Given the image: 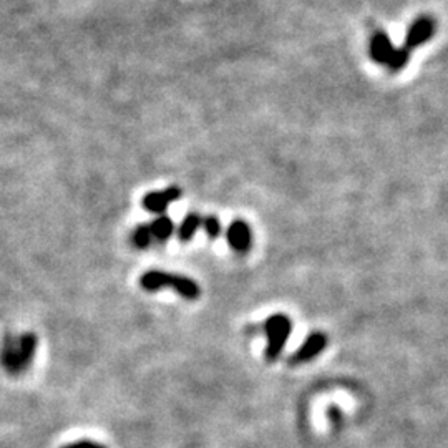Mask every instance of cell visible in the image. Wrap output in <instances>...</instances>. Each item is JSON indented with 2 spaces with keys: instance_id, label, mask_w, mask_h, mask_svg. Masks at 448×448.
Segmentation results:
<instances>
[{
  "instance_id": "ba28073f",
  "label": "cell",
  "mask_w": 448,
  "mask_h": 448,
  "mask_svg": "<svg viewBox=\"0 0 448 448\" xmlns=\"http://www.w3.org/2000/svg\"><path fill=\"white\" fill-rule=\"evenodd\" d=\"M394 53L395 49L385 32H376L371 39V57L373 62L380 63V65H389L394 58Z\"/></svg>"
},
{
  "instance_id": "9c48e42d",
  "label": "cell",
  "mask_w": 448,
  "mask_h": 448,
  "mask_svg": "<svg viewBox=\"0 0 448 448\" xmlns=\"http://www.w3.org/2000/svg\"><path fill=\"white\" fill-rule=\"evenodd\" d=\"M17 339H18V352H20L22 366H24V371H27L32 364V360H34L35 357L37 344H39V340H37L35 334H32V332L20 334Z\"/></svg>"
},
{
  "instance_id": "8fae6325",
  "label": "cell",
  "mask_w": 448,
  "mask_h": 448,
  "mask_svg": "<svg viewBox=\"0 0 448 448\" xmlns=\"http://www.w3.org/2000/svg\"><path fill=\"white\" fill-rule=\"evenodd\" d=\"M150 228L151 233H153V239L160 243H165L166 239L172 238V234L174 233V224L172 218H168V216H160V218H156L153 223L150 224Z\"/></svg>"
},
{
  "instance_id": "4fadbf2b",
  "label": "cell",
  "mask_w": 448,
  "mask_h": 448,
  "mask_svg": "<svg viewBox=\"0 0 448 448\" xmlns=\"http://www.w3.org/2000/svg\"><path fill=\"white\" fill-rule=\"evenodd\" d=\"M203 228H205L206 236L210 239H218L221 236V231H223L219 218L215 215L203 218Z\"/></svg>"
},
{
  "instance_id": "52a82bcc",
  "label": "cell",
  "mask_w": 448,
  "mask_h": 448,
  "mask_svg": "<svg viewBox=\"0 0 448 448\" xmlns=\"http://www.w3.org/2000/svg\"><path fill=\"white\" fill-rule=\"evenodd\" d=\"M0 362L4 369L11 373H20L24 372L22 366L20 352H18V339L15 335H7L4 340L2 349H0Z\"/></svg>"
},
{
  "instance_id": "6da1fadb",
  "label": "cell",
  "mask_w": 448,
  "mask_h": 448,
  "mask_svg": "<svg viewBox=\"0 0 448 448\" xmlns=\"http://www.w3.org/2000/svg\"><path fill=\"white\" fill-rule=\"evenodd\" d=\"M140 288L148 293H156L161 289H173L174 293L181 295L186 301H196L201 295V288L191 277L181 274H172L165 271H146L140 277Z\"/></svg>"
},
{
  "instance_id": "8992f818",
  "label": "cell",
  "mask_w": 448,
  "mask_h": 448,
  "mask_svg": "<svg viewBox=\"0 0 448 448\" xmlns=\"http://www.w3.org/2000/svg\"><path fill=\"white\" fill-rule=\"evenodd\" d=\"M327 345V337L322 334V332H314L304 340V344L297 349V352L294 354V357L290 359L293 364H304L312 360L314 357H317L319 354L324 350Z\"/></svg>"
},
{
  "instance_id": "5b68a950",
  "label": "cell",
  "mask_w": 448,
  "mask_h": 448,
  "mask_svg": "<svg viewBox=\"0 0 448 448\" xmlns=\"http://www.w3.org/2000/svg\"><path fill=\"white\" fill-rule=\"evenodd\" d=\"M226 239H228L229 246L233 251L236 252H248L251 249L252 244V231L246 221L236 219L229 224L228 231H226Z\"/></svg>"
},
{
  "instance_id": "30bf717a",
  "label": "cell",
  "mask_w": 448,
  "mask_h": 448,
  "mask_svg": "<svg viewBox=\"0 0 448 448\" xmlns=\"http://www.w3.org/2000/svg\"><path fill=\"white\" fill-rule=\"evenodd\" d=\"M201 224H203L201 216L198 215V212H189L186 218L181 221V224H179V228H178L179 241H183V243L191 241V238L195 236L196 231L200 229Z\"/></svg>"
},
{
  "instance_id": "7a4b0ae2",
  "label": "cell",
  "mask_w": 448,
  "mask_h": 448,
  "mask_svg": "<svg viewBox=\"0 0 448 448\" xmlns=\"http://www.w3.org/2000/svg\"><path fill=\"white\" fill-rule=\"evenodd\" d=\"M264 332L267 335L266 359L276 360L283 352L290 332H293V321L284 314H276L264 322Z\"/></svg>"
},
{
  "instance_id": "7c38bea8",
  "label": "cell",
  "mask_w": 448,
  "mask_h": 448,
  "mask_svg": "<svg viewBox=\"0 0 448 448\" xmlns=\"http://www.w3.org/2000/svg\"><path fill=\"white\" fill-rule=\"evenodd\" d=\"M153 243V233H151L150 224H140L133 233V244L140 249L150 248V244Z\"/></svg>"
},
{
  "instance_id": "277c9868",
  "label": "cell",
  "mask_w": 448,
  "mask_h": 448,
  "mask_svg": "<svg viewBox=\"0 0 448 448\" xmlns=\"http://www.w3.org/2000/svg\"><path fill=\"white\" fill-rule=\"evenodd\" d=\"M181 195V189L178 186H169L166 189H161V191H151L143 196L141 206L145 207L148 212L158 215V212H165L166 207L172 205V203L178 201Z\"/></svg>"
},
{
  "instance_id": "5bb4252c",
  "label": "cell",
  "mask_w": 448,
  "mask_h": 448,
  "mask_svg": "<svg viewBox=\"0 0 448 448\" xmlns=\"http://www.w3.org/2000/svg\"><path fill=\"white\" fill-rule=\"evenodd\" d=\"M63 448H105V447H103V445H100V443H96V442L80 440V442L68 443V445H65Z\"/></svg>"
},
{
  "instance_id": "3957f363",
  "label": "cell",
  "mask_w": 448,
  "mask_h": 448,
  "mask_svg": "<svg viewBox=\"0 0 448 448\" xmlns=\"http://www.w3.org/2000/svg\"><path fill=\"white\" fill-rule=\"evenodd\" d=\"M433 32H435V22H433V18L428 17V15L418 17L417 20H415L414 24L410 25L402 49H404L405 52H409L410 55H412L415 49L420 47V45H423L425 41H428L432 39Z\"/></svg>"
}]
</instances>
